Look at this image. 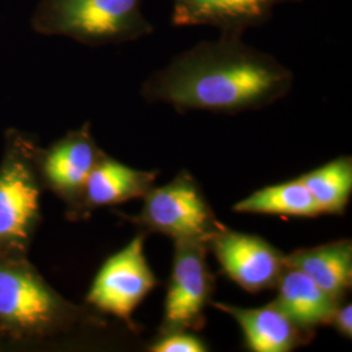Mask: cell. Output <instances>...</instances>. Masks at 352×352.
Instances as JSON below:
<instances>
[{
    "instance_id": "obj_3",
    "label": "cell",
    "mask_w": 352,
    "mask_h": 352,
    "mask_svg": "<svg viewBox=\"0 0 352 352\" xmlns=\"http://www.w3.org/2000/svg\"><path fill=\"white\" fill-rule=\"evenodd\" d=\"M37 140L10 128L0 160V257L28 256L42 221L45 190L36 166Z\"/></svg>"
},
{
    "instance_id": "obj_13",
    "label": "cell",
    "mask_w": 352,
    "mask_h": 352,
    "mask_svg": "<svg viewBox=\"0 0 352 352\" xmlns=\"http://www.w3.org/2000/svg\"><path fill=\"white\" fill-rule=\"evenodd\" d=\"M286 266L302 272L342 302L352 286L351 240H337L291 252L286 254Z\"/></svg>"
},
{
    "instance_id": "obj_5",
    "label": "cell",
    "mask_w": 352,
    "mask_h": 352,
    "mask_svg": "<svg viewBox=\"0 0 352 352\" xmlns=\"http://www.w3.org/2000/svg\"><path fill=\"white\" fill-rule=\"evenodd\" d=\"M142 200L141 212L124 218L174 241H197L208 245L214 234L225 226L217 219L201 187L188 171H180L164 186H153Z\"/></svg>"
},
{
    "instance_id": "obj_17",
    "label": "cell",
    "mask_w": 352,
    "mask_h": 352,
    "mask_svg": "<svg viewBox=\"0 0 352 352\" xmlns=\"http://www.w3.org/2000/svg\"><path fill=\"white\" fill-rule=\"evenodd\" d=\"M151 352H205L208 346L192 331L176 330L160 333V337L149 346Z\"/></svg>"
},
{
    "instance_id": "obj_2",
    "label": "cell",
    "mask_w": 352,
    "mask_h": 352,
    "mask_svg": "<svg viewBox=\"0 0 352 352\" xmlns=\"http://www.w3.org/2000/svg\"><path fill=\"white\" fill-rule=\"evenodd\" d=\"M101 316L67 300L28 256L0 257V340L43 343L104 327Z\"/></svg>"
},
{
    "instance_id": "obj_7",
    "label": "cell",
    "mask_w": 352,
    "mask_h": 352,
    "mask_svg": "<svg viewBox=\"0 0 352 352\" xmlns=\"http://www.w3.org/2000/svg\"><path fill=\"white\" fill-rule=\"evenodd\" d=\"M171 276L164 298L160 333L204 329L205 308L212 302L215 279L209 269L208 245L197 241H174Z\"/></svg>"
},
{
    "instance_id": "obj_4",
    "label": "cell",
    "mask_w": 352,
    "mask_h": 352,
    "mask_svg": "<svg viewBox=\"0 0 352 352\" xmlns=\"http://www.w3.org/2000/svg\"><path fill=\"white\" fill-rule=\"evenodd\" d=\"M144 0H41L32 29L65 36L89 46L123 43L153 33L141 12Z\"/></svg>"
},
{
    "instance_id": "obj_10",
    "label": "cell",
    "mask_w": 352,
    "mask_h": 352,
    "mask_svg": "<svg viewBox=\"0 0 352 352\" xmlns=\"http://www.w3.org/2000/svg\"><path fill=\"white\" fill-rule=\"evenodd\" d=\"M157 176V171L132 168L106 154L90 173L75 204L65 209V217L72 222L85 221L103 206L142 199Z\"/></svg>"
},
{
    "instance_id": "obj_9",
    "label": "cell",
    "mask_w": 352,
    "mask_h": 352,
    "mask_svg": "<svg viewBox=\"0 0 352 352\" xmlns=\"http://www.w3.org/2000/svg\"><path fill=\"white\" fill-rule=\"evenodd\" d=\"M208 251L213 252L227 277L251 294L276 289L286 269V254L269 241L226 226L208 241Z\"/></svg>"
},
{
    "instance_id": "obj_11",
    "label": "cell",
    "mask_w": 352,
    "mask_h": 352,
    "mask_svg": "<svg viewBox=\"0 0 352 352\" xmlns=\"http://www.w3.org/2000/svg\"><path fill=\"white\" fill-rule=\"evenodd\" d=\"M173 25L217 26L222 34L241 36L265 24L279 4L300 0H173Z\"/></svg>"
},
{
    "instance_id": "obj_15",
    "label": "cell",
    "mask_w": 352,
    "mask_h": 352,
    "mask_svg": "<svg viewBox=\"0 0 352 352\" xmlns=\"http://www.w3.org/2000/svg\"><path fill=\"white\" fill-rule=\"evenodd\" d=\"M232 209L236 213L289 215L302 218H316L321 215L312 195L299 177L258 189L248 197L236 202Z\"/></svg>"
},
{
    "instance_id": "obj_12",
    "label": "cell",
    "mask_w": 352,
    "mask_h": 352,
    "mask_svg": "<svg viewBox=\"0 0 352 352\" xmlns=\"http://www.w3.org/2000/svg\"><path fill=\"white\" fill-rule=\"evenodd\" d=\"M212 305L238 322L250 351H294L315 337L298 327L274 302L261 308H241L217 302Z\"/></svg>"
},
{
    "instance_id": "obj_8",
    "label": "cell",
    "mask_w": 352,
    "mask_h": 352,
    "mask_svg": "<svg viewBox=\"0 0 352 352\" xmlns=\"http://www.w3.org/2000/svg\"><path fill=\"white\" fill-rule=\"evenodd\" d=\"M106 153L93 138L90 124L69 131L47 148L37 146L36 166L45 190H50L67 208L78 199L94 167Z\"/></svg>"
},
{
    "instance_id": "obj_14",
    "label": "cell",
    "mask_w": 352,
    "mask_h": 352,
    "mask_svg": "<svg viewBox=\"0 0 352 352\" xmlns=\"http://www.w3.org/2000/svg\"><path fill=\"white\" fill-rule=\"evenodd\" d=\"M277 298L273 302L302 330L315 334L316 329L329 324L340 300L302 272L286 266L278 280Z\"/></svg>"
},
{
    "instance_id": "obj_1",
    "label": "cell",
    "mask_w": 352,
    "mask_h": 352,
    "mask_svg": "<svg viewBox=\"0 0 352 352\" xmlns=\"http://www.w3.org/2000/svg\"><path fill=\"white\" fill-rule=\"evenodd\" d=\"M294 75L273 56L221 34L177 55L142 87L146 101L171 104L176 111L238 113L266 107L292 88Z\"/></svg>"
},
{
    "instance_id": "obj_18",
    "label": "cell",
    "mask_w": 352,
    "mask_h": 352,
    "mask_svg": "<svg viewBox=\"0 0 352 352\" xmlns=\"http://www.w3.org/2000/svg\"><path fill=\"white\" fill-rule=\"evenodd\" d=\"M334 327L342 337L352 338V305L351 302H346L344 300L338 302V305L334 308L333 314L330 316L329 324Z\"/></svg>"
},
{
    "instance_id": "obj_16",
    "label": "cell",
    "mask_w": 352,
    "mask_h": 352,
    "mask_svg": "<svg viewBox=\"0 0 352 352\" xmlns=\"http://www.w3.org/2000/svg\"><path fill=\"white\" fill-rule=\"evenodd\" d=\"M299 179L312 195L321 214H344L352 193L351 157H338Z\"/></svg>"
},
{
    "instance_id": "obj_6",
    "label": "cell",
    "mask_w": 352,
    "mask_h": 352,
    "mask_svg": "<svg viewBox=\"0 0 352 352\" xmlns=\"http://www.w3.org/2000/svg\"><path fill=\"white\" fill-rule=\"evenodd\" d=\"M145 234H139L115 252L97 272L87 305L100 315H110L135 329L132 315L158 283L144 253Z\"/></svg>"
}]
</instances>
